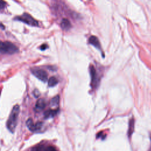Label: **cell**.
<instances>
[{"label":"cell","mask_w":151,"mask_h":151,"mask_svg":"<svg viewBox=\"0 0 151 151\" xmlns=\"http://www.w3.org/2000/svg\"><path fill=\"white\" fill-rule=\"evenodd\" d=\"M19 113V106L18 104H16L13 107L8 117V119L6 122V127L11 133H14L17 124Z\"/></svg>","instance_id":"6da1fadb"},{"label":"cell","mask_w":151,"mask_h":151,"mask_svg":"<svg viewBox=\"0 0 151 151\" xmlns=\"http://www.w3.org/2000/svg\"><path fill=\"white\" fill-rule=\"evenodd\" d=\"M0 51L3 54H12L18 51V48L9 41H1L0 43Z\"/></svg>","instance_id":"7a4b0ae2"},{"label":"cell","mask_w":151,"mask_h":151,"mask_svg":"<svg viewBox=\"0 0 151 151\" xmlns=\"http://www.w3.org/2000/svg\"><path fill=\"white\" fill-rule=\"evenodd\" d=\"M14 19L23 22L31 26H34V27L38 26V22L37 20H35L31 15L26 12L22 14L20 16L16 17L14 18Z\"/></svg>","instance_id":"3957f363"},{"label":"cell","mask_w":151,"mask_h":151,"mask_svg":"<svg viewBox=\"0 0 151 151\" xmlns=\"http://www.w3.org/2000/svg\"><path fill=\"white\" fill-rule=\"evenodd\" d=\"M31 71L34 76H35L41 81L45 82L47 80L48 74L45 70L38 67H34L31 69Z\"/></svg>","instance_id":"277c9868"},{"label":"cell","mask_w":151,"mask_h":151,"mask_svg":"<svg viewBox=\"0 0 151 151\" xmlns=\"http://www.w3.org/2000/svg\"><path fill=\"white\" fill-rule=\"evenodd\" d=\"M90 73L91 75V87L93 88H96L99 86V78L98 77L96 68L92 65L90 67Z\"/></svg>","instance_id":"5b68a950"},{"label":"cell","mask_w":151,"mask_h":151,"mask_svg":"<svg viewBox=\"0 0 151 151\" xmlns=\"http://www.w3.org/2000/svg\"><path fill=\"white\" fill-rule=\"evenodd\" d=\"M26 124L29 130L32 132H36L40 130L42 126V123L41 122H38L34 123L31 118H29L27 120Z\"/></svg>","instance_id":"8992f818"},{"label":"cell","mask_w":151,"mask_h":151,"mask_svg":"<svg viewBox=\"0 0 151 151\" xmlns=\"http://www.w3.org/2000/svg\"><path fill=\"white\" fill-rule=\"evenodd\" d=\"M88 43L99 50H101V45L98 38L96 36L91 35L88 38Z\"/></svg>","instance_id":"52a82bcc"},{"label":"cell","mask_w":151,"mask_h":151,"mask_svg":"<svg viewBox=\"0 0 151 151\" xmlns=\"http://www.w3.org/2000/svg\"><path fill=\"white\" fill-rule=\"evenodd\" d=\"M45 106H46V103L45 100L42 99H38L36 102V104L35 106V109L37 111H41L45 108Z\"/></svg>","instance_id":"ba28073f"},{"label":"cell","mask_w":151,"mask_h":151,"mask_svg":"<svg viewBox=\"0 0 151 151\" xmlns=\"http://www.w3.org/2000/svg\"><path fill=\"white\" fill-rule=\"evenodd\" d=\"M58 112V109H50L48 110H46L44 113V116L45 119L50 118V117H53Z\"/></svg>","instance_id":"9c48e42d"},{"label":"cell","mask_w":151,"mask_h":151,"mask_svg":"<svg viewBox=\"0 0 151 151\" xmlns=\"http://www.w3.org/2000/svg\"><path fill=\"white\" fill-rule=\"evenodd\" d=\"M60 25H61V28L64 30H68L71 27V24L70 21L67 18H63L62 19V20L61 21Z\"/></svg>","instance_id":"30bf717a"},{"label":"cell","mask_w":151,"mask_h":151,"mask_svg":"<svg viewBox=\"0 0 151 151\" xmlns=\"http://www.w3.org/2000/svg\"><path fill=\"white\" fill-rule=\"evenodd\" d=\"M58 83V80L56 78V77L52 76L48 80V85L49 87H54L55 85H57Z\"/></svg>","instance_id":"8fae6325"},{"label":"cell","mask_w":151,"mask_h":151,"mask_svg":"<svg viewBox=\"0 0 151 151\" xmlns=\"http://www.w3.org/2000/svg\"><path fill=\"white\" fill-rule=\"evenodd\" d=\"M59 101H60V96L58 95H57L51 99L50 101V105L52 107L57 106L58 105Z\"/></svg>","instance_id":"7c38bea8"},{"label":"cell","mask_w":151,"mask_h":151,"mask_svg":"<svg viewBox=\"0 0 151 151\" xmlns=\"http://www.w3.org/2000/svg\"><path fill=\"white\" fill-rule=\"evenodd\" d=\"M46 147L43 145H38L34 146L31 151H45Z\"/></svg>","instance_id":"4fadbf2b"},{"label":"cell","mask_w":151,"mask_h":151,"mask_svg":"<svg viewBox=\"0 0 151 151\" xmlns=\"http://www.w3.org/2000/svg\"><path fill=\"white\" fill-rule=\"evenodd\" d=\"M133 127H134V121L133 119H131L129 122V127L128 130V134L130 136L133 131Z\"/></svg>","instance_id":"5bb4252c"},{"label":"cell","mask_w":151,"mask_h":151,"mask_svg":"<svg viewBox=\"0 0 151 151\" xmlns=\"http://www.w3.org/2000/svg\"><path fill=\"white\" fill-rule=\"evenodd\" d=\"M45 151H57L56 148L53 146H48L46 147Z\"/></svg>","instance_id":"9a60e30c"},{"label":"cell","mask_w":151,"mask_h":151,"mask_svg":"<svg viewBox=\"0 0 151 151\" xmlns=\"http://www.w3.org/2000/svg\"><path fill=\"white\" fill-rule=\"evenodd\" d=\"M33 94H34V95L35 96V97H38V96H40V94L39 91H38V90H37V89H35V90L34 91Z\"/></svg>","instance_id":"2e32d148"},{"label":"cell","mask_w":151,"mask_h":151,"mask_svg":"<svg viewBox=\"0 0 151 151\" xmlns=\"http://www.w3.org/2000/svg\"><path fill=\"white\" fill-rule=\"evenodd\" d=\"M5 4L6 3L4 1H1V4H0V8H1V9H2L5 7Z\"/></svg>","instance_id":"e0dca14e"},{"label":"cell","mask_w":151,"mask_h":151,"mask_svg":"<svg viewBox=\"0 0 151 151\" xmlns=\"http://www.w3.org/2000/svg\"><path fill=\"white\" fill-rule=\"evenodd\" d=\"M47 48V45L45 44H42V45L40 46V50H45Z\"/></svg>","instance_id":"ac0fdd59"}]
</instances>
